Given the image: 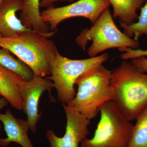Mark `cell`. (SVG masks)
Masks as SVG:
<instances>
[{"label":"cell","mask_w":147,"mask_h":147,"mask_svg":"<svg viewBox=\"0 0 147 147\" xmlns=\"http://www.w3.org/2000/svg\"><path fill=\"white\" fill-rule=\"evenodd\" d=\"M0 121L3 125L7 137H0V146L7 147L11 143H15L22 147H34L28 136L30 129L27 120L17 118L9 110L0 115Z\"/></svg>","instance_id":"obj_11"},{"label":"cell","mask_w":147,"mask_h":147,"mask_svg":"<svg viewBox=\"0 0 147 147\" xmlns=\"http://www.w3.org/2000/svg\"><path fill=\"white\" fill-rule=\"evenodd\" d=\"M111 74L112 71L102 65L84 74L76 82L78 90L75 97L66 105L89 120L95 118L101 106L113 100Z\"/></svg>","instance_id":"obj_3"},{"label":"cell","mask_w":147,"mask_h":147,"mask_svg":"<svg viewBox=\"0 0 147 147\" xmlns=\"http://www.w3.org/2000/svg\"><path fill=\"white\" fill-rule=\"evenodd\" d=\"M110 5L108 0H78L64 6L48 7L40 12V17L42 22L49 25L50 31L55 32L61 22L73 17L86 18L93 25Z\"/></svg>","instance_id":"obj_7"},{"label":"cell","mask_w":147,"mask_h":147,"mask_svg":"<svg viewBox=\"0 0 147 147\" xmlns=\"http://www.w3.org/2000/svg\"><path fill=\"white\" fill-rule=\"evenodd\" d=\"M1 97V96L0 95V98Z\"/></svg>","instance_id":"obj_23"},{"label":"cell","mask_w":147,"mask_h":147,"mask_svg":"<svg viewBox=\"0 0 147 147\" xmlns=\"http://www.w3.org/2000/svg\"><path fill=\"white\" fill-rule=\"evenodd\" d=\"M131 63L140 72L143 73H147V59L145 57L133 59Z\"/></svg>","instance_id":"obj_19"},{"label":"cell","mask_w":147,"mask_h":147,"mask_svg":"<svg viewBox=\"0 0 147 147\" xmlns=\"http://www.w3.org/2000/svg\"><path fill=\"white\" fill-rule=\"evenodd\" d=\"M136 120L127 147H147V106Z\"/></svg>","instance_id":"obj_16"},{"label":"cell","mask_w":147,"mask_h":147,"mask_svg":"<svg viewBox=\"0 0 147 147\" xmlns=\"http://www.w3.org/2000/svg\"><path fill=\"white\" fill-rule=\"evenodd\" d=\"M63 105L67 119L65 133L62 137H59L53 130H47L46 136L50 147H79L89 134L90 120L66 105Z\"/></svg>","instance_id":"obj_8"},{"label":"cell","mask_w":147,"mask_h":147,"mask_svg":"<svg viewBox=\"0 0 147 147\" xmlns=\"http://www.w3.org/2000/svg\"><path fill=\"white\" fill-rule=\"evenodd\" d=\"M3 1V0H0V5H1V3H2V2Z\"/></svg>","instance_id":"obj_22"},{"label":"cell","mask_w":147,"mask_h":147,"mask_svg":"<svg viewBox=\"0 0 147 147\" xmlns=\"http://www.w3.org/2000/svg\"><path fill=\"white\" fill-rule=\"evenodd\" d=\"M78 0H40V7L42 8H48L53 6L54 3L58 1H67L72 3Z\"/></svg>","instance_id":"obj_20"},{"label":"cell","mask_w":147,"mask_h":147,"mask_svg":"<svg viewBox=\"0 0 147 147\" xmlns=\"http://www.w3.org/2000/svg\"><path fill=\"white\" fill-rule=\"evenodd\" d=\"M109 58L108 53L84 59H72L58 52L51 66L50 76L47 79L53 82L57 93V99L67 105L76 94L74 85L80 76L87 71L102 65Z\"/></svg>","instance_id":"obj_5"},{"label":"cell","mask_w":147,"mask_h":147,"mask_svg":"<svg viewBox=\"0 0 147 147\" xmlns=\"http://www.w3.org/2000/svg\"><path fill=\"white\" fill-rule=\"evenodd\" d=\"M118 50L123 53L121 55V58L124 60L133 59L136 58L147 56V50L142 49H133L129 47H123L119 48Z\"/></svg>","instance_id":"obj_18"},{"label":"cell","mask_w":147,"mask_h":147,"mask_svg":"<svg viewBox=\"0 0 147 147\" xmlns=\"http://www.w3.org/2000/svg\"><path fill=\"white\" fill-rule=\"evenodd\" d=\"M26 81L0 65V95L5 98L11 107L20 111L23 109L21 90Z\"/></svg>","instance_id":"obj_12"},{"label":"cell","mask_w":147,"mask_h":147,"mask_svg":"<svg viewBox=\"0 0 147 147\" xmlns=\"http://www.w3.org/2000/svg\"><path fill=\"white\" fill-rule=\"evenodd\" d=\"M23 0H3L0 5V36L13 37L37 32L25 26L16 16Z\"/></svg>","instance_id":"obj_10"},{"label":"cell","mask_w":147,"mask_h":147,"mask_svg":"<svg viewBox=\"0 0 147 147\" xmlns=\"http://www.w3.org/2000/svg\"><path fill=\"white\" fill-rule=\"evenodd\" d=\"M141 9L137 22L127 26L119 22L124 33L130 38H134L133 39L137 41L143 35H145L147 37V0Z\"/></svg>","instance_id":"obj_17"},{"label":"cell","mask_w":147,"mask_h":147,"mask_svg":"<svg viewBox=\"0 0 147 147\" xmlns=\"http://www.w3.org/2000/svg\"><path fill=\"white\" fill-rule=\"evenodd\" d=\"M8 101L4 98L3 97L0 98V115L1 114V110L8 105ZM1 129V121H0V130Z\"/></svg>","instance_id":"obj_21"},{"label":"cell","mask_w":147,"mask_h":147,"mask_svg":"<svg viewBox=\"0 0 147 147\" xmlns=\"http://www.w3.org/2000/svg\"><path fill=\"white\" fill-rule=\"evenodd\" d=\"M55 32L48 34L35 32L13 37L0 36V47L7 49L29 67L34 75H50L53 60L59 51L49 39Z\"/></svg>","instance_id":"obj_2"},{"label":"cell","mask_w":147,"mask_h":147,"mask_svg":"<svg viewBox=\"0 0 147 147\" xmlns=\"http://www.w3.org/2000/svg\"><path fill=\"white\" fill-rule=\"evenodd\" d=\"M100 119L91 139L86 138L80 147H127L134 125L112 100L100 108Z\"/></svg>","instance_id":"obj_6"},{"label":"cell","mask_w":147,"mask_h":147,"mask_svg":"<svg viewBox=\"0 0 147 147\" xmlns=\"http://www.w3.org/2000/svg\"><path fill=\"white\" fill-rule=\"evenodd\" d=\"M0 65L21 76L27 81L31 80L34 74L28 66L7 50L0 47Z\"/></svg>","instance_id":"obj_15"},{"label":"cell","mask_w":147,"mask_h":147,"mask_svg":"<svg viewBox=\"0 0 147 147\" xmlns=\"http://www.w3.org/2000/svg\"><path fill=\"white\" fill-rule=\"evenodd\" d=\"M40 2V0H23L24 5L19 19L28 28L40 33L48 34L52 31H50L49 25L41 20Z\"/></svg>","instance_id":"obj_13"},{"label":"cell","mask_w":147,"mask_h":147,"mask_svg":"<svg viewBox=\"0 0 147 147\" xmlns=\"http://www.w3.org/2000/svg\"><path fill=\"white\" fill-rule=\"evenodd\" d=\"M54 88L53 82L47 78L34 75L31 80L26 81L22 86L21 94L23 111L27 116L30 129L36 134L37 125L41 115L38 113L40 98L44 92Z\"/></svg>","instance_id":"obj_9"},{"label":"cell","mask_w":147,"mask_h":147,"mask_svg":"<svg viewBox=\"0 0 147 147\" xmlns=\"http://www.w3.org/2000/svg\"><path fill=\"white\" fill-rule=\"evenodd\" d=\"M112 101L129 121L136 119L147 106V75L124 60L112 71Z\"/></svg>","instance_id":"obj_1"},{"label":"cell","mask_w":147,"mask_h":147,"mask_svg":"<svg viewBox=\"0 0 147 147\" xmlns=\"http://www.w3.org/2000/svg\"><path fill=\"white\" fill-rule=\"evenodd\" d=\"M90 40L92 43L88 50L90 57H94L112 48L125 47L136 49L139 46L138 41L129 38L118 28L109 7L103 11L90 28L83 30L75 40L76 44L84 50Z\"/></svg>","instance_id":"obj_4"},{"label":"cell","mask_w":147,"mask_h":147,"mask_svg":"<svg viewBox=\"0 0 147 147\" xmlns=\"http://www.w3.org/2000/svg\"><path fill=\"white\" fill-rule=\"evenodd\" d=\"M113 9V17L129 26L139 18L137 10L141 9L146 0H108Z\"/></svg>","instance_id":"obj_14"}]
</instances>
